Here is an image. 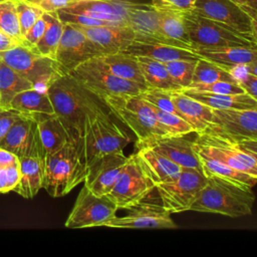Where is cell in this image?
I'll return each instance as SVG.
<instances>
[{"label":"cell","instance_id":"6da1fadb","mask_svg":"<svg viewBox=\"0 0 257 257\" xmlns=\"http://www.w3.org/2000/svg\"><path fill=\"white\" fill-rule=\"evenodd\" d=\"M47 94L53 105L54 113L67 132L69 142L77 148L83 159L82 137L85 117L89 112L106 107V105L70 74L55 78L48 86Z\"/></svg>","mask_w":257,"mask_h":257},{"label":"cell","instance_id":"7a4b0ae2","mask_svg":"<svg viewBox=\"0 0 257 257\" xmlns=\"http://www.w3.org/2000/svg\"><path fill=\"white\" fill-rule=\"evenodd\" d=\"M207 181L191 210L221 214L238 218L249 216L255 201L252 188L215 176H206Z\"/></svg>","mask_w":257,"mask_h":257},{"label":"cell","instance_id":"3957f363","mask_svg":"<svg viewBox=\"0 0 257 257\" xmlns=\"http://www.w3.org/2000/svg\"><path fill=\"white\" fill-rule=\"evenodd\" d=\"M107 107L89 112L84 121L82 137V153L85 166L92 160L110 153L123 152L132 141L111 117Z\"/></svg>","mask_w":257,"mask_h":257},{"label":"cell","instance_id":"277c9868","mask_svg":"<svg viewBox=\"0 0 257 257\" xmlns=\"http://www.w3.org/2000/svg\"><path fill=\"white\" fill-rule=\"evenodd\" d=\"M85 174L86 166L79 151L67 142L59 151L45 156L42 188L53 198L63 197L84 181Z\"/></svg>","mask_w":257,"mask_h":257},{"label":"cell","instance_id":"5b68a950","mask_svg":"<svg viewBox=\"0 0 257 257\" xmlns=\"http://www.w3.org/2000/svg\"><path fill=\"white\" fill-rule=\"evenodd\" d=\"M102 101L112 115L133 131L137 143L170 136L157 120L150 104L140 94L110 96Z\"/></svg>","mask_w":257,"mask_h":257},{"label":"cell","instance_id":"8992f818","mask_svg":"<svg viewBox=\"0 0 257 257\" xmlns=\"http://www.w3.org/2000/svg\"><path fill=\"white\" fill-rule=\"evenodd\" d=\"M69 74L101 100L110 96L138 95L148 88L110 72L100 56L79 64Z\"/></svg>","mask_w":257,"mask_h":257},{"label":"cell","instance_id":"52a82bcc","mask_svg":"<svg viewBox=\"0 0 257 257\" xmlns=\"http://www.w3.org/2000/svg\"><path fill=\"white\" fill-rule=\"evenodd\" d=\"M0 59L42 92H47L50 83L62 75L55 59L43 56L24 45L0 52Z\"/></svg>","mask_w":257,"mask_h":257},{"label":"cell","instance_id":"ba28073f","mask_svg":"<svg viewBox=\"0 0 257 257\" xmlns=\"http://www.w3.org/2000/svg\"><path fill=\"white\" fill-rule=\"evenodd\" d=\"M184 21L193 50L257 46L253 40L192 11L184 13Z\"/></svg>","mask_w":257,"mask_h":257},{"label":"cell","instance_id":"9c48e42d","mask_svg":"<svg viewBox=\"0 0 257 257\" xmlns=\"http://www.w3.org/2000/svg\"><path fill=\"white\" fill-rule=\"evenodd\" d=\"M206 181L202 171L184 168L176 178L155 186V189L169 213H181L191 210Z\"/></svg>","mask_w":257,"mask_h":257},{"label":"cell","instance_id":"30bf717a","mask_svg":"<svg viewBox=\"0 0 257 257\" xmlns=\"http://www.w3.org/2000/svg\"><path fill=\"white\" fill-rule=\"evenodd\" d=\"M118 208L107 196H97L85 186L80 190L65 227L71 229L104 226L116 215Z\"/></svg>","mask_w":257,"mask_h":257},{"label":"cell","instance_id":"8fae6325","mask_svg":"<svg viewBox=\"0 0 257 257\" xmlns=\"http://www.w3.org/2000/svg\"><path fill=\"white\" fill-rule=\"evenodd\" d=\"M194 145L199 155L215 159L233 169L257 178V162L249 153L234 143L209 133H203L197 135Z\"/></svg>","mask_w":257,"mask_h":257},{"label":"cell","instance_id":"7c38bea8","mask_svg":"<svg viewBox=\"0 0 257 257\" xmlns=\"http://www.w3.org/2000/svg\"><path fill=\"white\" fill-rule=\"evenodd\" d=\"M63 32L55 54L60 73L69 74L79 64L103 52L76 26L63 23Z\"/></svg>","mask_w":257,"mask_h":257},{"label":"cell","instance_id":"4fadbf2b","mask_svg":"<svg viewBox=\"0 0 257 257\" xmlns=\"http://www.w3.org/2000/svg\"><path fill=\"white\" fill-rule=\"evenodd\" d=\"M155 189L153 183L142 171L135 154L121 170L117 180L107 194L118 209H127L143 201Z\"/></svg>","mask_w":257,"mask_h":257},{"label":"cell","instance_id":"5bb4252c","mask_svg":"<svg viewBox=\"0 0 257 257\" xmlns=\"http://www.w3.org/2000/svg\"><path fill=\"white\" fill-rule=\"evenodd\" d=\"M205 133L218 136L232 143L257 140V108H213L212 124Z\"/></svg>","mask_w":257,"mask_h":257},{"label":"cell","instance_id":"9a60e30c","mask_svg":"<svg viewBox=\"0 0 257 257\" xmlns=\"http://www.w3.org/2000/svg\"><path fill=\"white\" fill-rule=\"evenodd\" d=\"M192 12L253 40L251 17L231 0H196Z\"/></svg>","mask_w":257,"mask_h":257},{"label":"cell","instance_id":"2e32d148","mask_svg":"<svg viewBox=\"0 0 257 257\" xmlns=\"http://www.w3.org/2000/svg\"><path fill=\"white\" fill-rule=\"evenodd\" d=\"M121 217H113L104 226L127 229H176L178 226L163 205L156 203H140L126 209Z\"/></svg>","mask_w":257,"mask_h":257},{"label":"cell","instance_id":"e0dca14e","mask_svg":"<svg viewBox=\"0 0 257 257\" xmlns=\"http://www.w3.org/2000/svg\"><path fill=\"white\" fill-rule=\"evenodd\" d=\"M127 160L123 152L106 154L92 160L86 165L84 186L97 196L107 195Z\"/></svg>","mask_w":257,"mask_h":257},{"label":"cell","instance_id":"ac0fdd59","mask_svg":"<svg viewBox=\"0 0 257 257\" xmlns=\"http://www.w3.org/2000/svg\"><path fill=\"white\" fill-rule=\"evenodd\" d=\"M160 19L161 11L152 4L132 2L127 12L126 25L136 32L135 41L157 42L185 48L161 32Z\"/></svg>","mask_w":257,"mask_h":257},{"label":"cell","instance_id":"d6986e66","mask_svg":"<svg viewBox=\"0 0 257 257\" xmlns=\"http://www.w3.org/2000/svg\"><path fill=\"white\" fill-rule=\"evenodd\" d=\"M0 147L18 158L43 150L34 115L22 112L0 142Z\"/></svg>","mask_w":257,"mask_h":257},{"label":"cell","instance_id":"ffe728a7","mask_svg":"<svg viewBox=\"0 0 257 257\" xmlns=\"http://www.w3.org/2000/svg\"><path fill=\"white\" fill-rule=\"evenodd\" d=\"M138 145L151 147L182 168L195 169L203 172L194 142L189 141L184 136H165L136 143V146Z\"/></svg>","mask_w":257,"mask_h":257},{"label":"cell","instance_id":"44dd1931","mask_svg":"<svg viewBox=\"0 0 257 257\" xmlns=\"http://www.w3.org/2000/svg\"><path fill=\"white\" fill-rule=\"evenodd\" d=\"M74 26L80 29L103 54L122 52L136 40V32L127 25Z\"/></svg>","mask_w":257,"mask_h":257},{"label":"cell","instance_id":"7402d4cb","mask_svg":"<svg viewBox=\"0 0 257 257\" xmlns=\"http://www.w3.org/2000/svg\"><path fill=\"white\" fill-rule=\"evenodd\" d=\"M131 3L126 0H80L61 10L107 21L114 25H126Z\"/></svg>","mask_w":257,"mask_h":257},{"label":"cell","instance_id":"603a6c76","mask_svg":"<svg viewBox=\"0 0 257 257\" xmlns=\"http://www.w3.org/2000/svg\"><path fill=\"white\" fill-rule=\"evenodd\" d=\"M136 148V159L154 186L176 178L184 169L151 147L138 145Z\"/></svg>","mask_w":257,"mask_h":257},{"label":"cell","instance_id":"cb8c5ba5","mask_svg":"<svg viewBox=\"0 0 257 257\" xmlns=\"http://www.w3.org/2000/svg\"><path fill=\"white\" fill-rule=\"evenodd\" d=\"M44 151H38L19 158L21 179L13 189L15 193L25 199L34 198L43 186Z\"/></svg>","mask_w":257,"mask_h":257},{"label":"cell","instance_id":"d4e9b609","mask_svg":"<svg viewBox=\"0 0 257 257\" xmlns=\"http://www.w3.org/2000/svg\"><path fill=\"white\" fill-rule=\"evenodd\" d=\"M172 101L178 114L191 124L197 135L205 133L213 120V108L185 94L180 90H172Z\"/></svg>","mask_w":257,"mask_h":257},{"label":"cell","instance_id":"484cf974","mask_svg":"<svg viewBox=\"0 0 257 257\" xmlns=\"http://www.w3.org/2000/svg\"><path fill=\"white\" fill-rule=\"evenodd\" d=\"M200 57L213 61L227 70L244 66L257 60V46H232L211 49H195Z\"/></svg>","mask_w":257,"mask_h":257},{"label":"cell","instance_id":"4316f807","mask_svg":"<svg viewBox=\"0 0 257 257\" xmlns=\"http://www.w3.org/2000/svg\"><path fill=\"white\" fill-rule=\"evenodd\" d=\"M123 52L135 56H146L161 62L176 59H198L200 56L192 49L157 42L134 41Z\"/></svg>","mask_w":257,"mask_h":257},{"label":"cell","instance_id":"83f0119b","mask_svg":"<svg viewBox=\"0 0 257 257\" xmlns=\"http://www.w3.org/2000/svg\"><path fill=\"white\" fill-rule=\"evenodd\" d=\"M45 156L59 151L69 142L67 132L58 116L46 113H33Z\"/></svg>","mask_w":257,"mask_h":257},{"label":"cell","instance_id":"f1b7e54d","mask_svg":"<svg viewBox=\"0 0 257 257\" xmlns=\"http://www.w3.org/2000/svg\"><path fill=\"white\" fill-rule=\"evenodd\" d=\"M180 91L216 109L257 108V101L246 92L227 94V93L194 91V90H188V89H183Z\"/></svg>","mask_w":257,"mask_h":257},{"label":"cell","instance_id":"f546056e","mask_svg":"<svg viewBox=\"0 0 257 257\" xmlns=\"http://www.w3.org/2000/svg\"><path fill=\"white\" fill-rule=\"evenodd\" d=\"M100 59L107 69L116 76L146 85L137 56L122 51L104 54L100 56Z\"/></svg>","mask_w":257,"mask_h":257},{"label":"cell","instance_id":"4dcf8cb0","mask_svg":"<svg viewBox=\"0 0 257 257\" xmlns=\"http://www.w3.org/2000/svg\"><path fill=\"white\" fill-rule=\"evenodd\" d=\"M8 107L24 113H54V108L47 92H42L35 88L18 92L11 99Z\"/></svg>","mask_w":257,"mask_h":257},{"label":"cell","instance_id":"1f68e13d","mask_svg":"<svg viewBox=\"0 0 257 257\" xmlns=\"http://www.w3.org/2000/svg\"><path fill=\"white\" fill-rule=\"evenodd\" d=\"M138 61L148 88L180 90L171 79L164 62L146 56H138Z\"/></svg>","mask_w":257,"mask_h":257},{"label":"cell","instance_id":"d6a6232c","mask_svg":"<svg viewBox=\"0 0 257 257\" xmlns=\"http://www.w3.org/2000/svg\"><path fill=\"white\" fill-rule=\"evenodd\" d=\"M31 88L34 85L29 80L0 59V107H8L14 95Z\"/></svg>","mask_w":257,"mask_h":257},{"label":"cell","instance_id":"836d02e7","mask_svg":"<svg viewBox=\"0 0 257 257\" xmlns=\"http://www.w3.org/2000/svg\"><path fill=\"white\" fill-rule=\"evenodd\" d=\"M199 158L205 176H215L236 184L248 186L250 188H253L257 184V178L251 176L250 174L233 169L215 159H211L202 155H199Z\"/></svg>","mask_w":257,"mask_h":257},{"label":"cell","instance_id":"e575fe53","mask_svg":"<svg viewBox=\"0 0 257 257\" xmlns=\"http://www.w3.org/2000/svg\"><path fill=\"white\" fill-rule=\"evenodd\" d=\"M42 16L46 22L45 31L40 40L36 43L33 50L43 56H47L54 59L57 47L62 36L64 24L58 18L56 12H43Z\"/></svg>","mask_w":257,"mask_h":257},{"label":"cell","instance_id":"d590c367","mask_svg":"<svg viewBox=\"0 0 257 257\" xmlns=\"http://www.w3.org/2000/svg\"><path fill=\"white\" fill-rule=\"evenodd\" d=\"M160 28L161 32L169 39L174 40L184 46L185 48L192 49L189 36L187 34L184 13L170 10H160ZM193 50V49H192Z\"/></svg>","mask_w":257,"mask_h":257},{"label":"cell","instance_id":"8d00e7d4","mask_svg":"<svg viewBox=\"0 0 257 257\" xmlns=\"http://www.w3.org/2000/svg\"><path fill=\"white\" fill-rule=\"evenodd\" d=\"M220 80L238 82L231 71L213 61L200 57L196 63L192 83H208Z\"/></svg>","mask_w":257,"mask_h":257},{"label":"cell","instance_id":"74e56055","mask_svg":"<svg viewBox=\"0 0 257 257\" xmlns=\"http://www.w3.org/2000/svg\"><path fill=\"white\" fill-rule=\"evenodd\" d=\"M0 31L24 45L15 0H3L0 2Z\"/></svg>","mask_w":257,"mask_h":257},{"label":"cell","instance_id":"f35d334b","mask_svg":"<svg viewBox=\"0 0 257 257\" xmlns=\"http://www.w3.org/2000/svg\"><path fill=\"white\" fill-rule=\"evenodd\" d=\"M148 102V101H147ZM149 103V102H148ZM157 120L170 136H186L194 133L193 127L183 117L175 112H170L149 103Z\"/></svg>","mask_w":257,"mask_h":257},{"label":"cell","instance_id":"ab89813d","mask_svg":"<svg viewBox=\"0 0 257 257\" xmlns=\"http://www.w3.org/2000/svg\"><path fill=\"white\" fill-rule=\"evenodd\" d=\"M198 59H176L165 63L171 79L180 90L192 83Z\"/></svg>","mask_w":257,"mask_h":257},{"label":"cell","instance_id":"60d3db41","mask_svg":"<svg viewBox=\"0 0 257 257\" xmlns=\"http://www.w3.org/2000/svg\"><path fill=\"white\" fill-rule=\"evenodd\" d=\"M15 5L18 14L21 35L24 39L25 34L32 27V25L42 16L43 11L36 6L29 4L25 0H15Z\"/></svg>","mask_w":257,"mask_h":257},{"label":"cell","instance_id":"b9f144b4","mask_svg":"<svg viewBox=\"0 0 257 257\" xmlns=\"http://www.w3.org/2000/svg\"><path fill=\"white\" fill-rule=\"evenodd\" d=\"M194 91H204V92H212V93H227V94H235V93H243L245 92L242 86L235 81H213L208 83H191L188 87L183 88ZM181 89V90H183Z\"/></svg>","mask_w":257,"mask_h":257},{"label":"cell","instance_id":"7bdbcfd3","mask_svg":"<svg viewBox=\"0 0 257 257\" xmlns=\"http://www.w3.org/2000/svg\"><path fill=\"white\" fill-rule=\"evenodd\" d=\"M171 92L172 90L161 88H147L145 91L140 93V96L158 108L178 114L177 109L172 101Z\"/></svg>","mask_w":257,"mask_h":257},{"label":"cell","instance_id":"ee69618b","mask_svg":"<svg viewBox=\"0 0 257 257\" xmlns=\"http://www.w3.org/2000/svg\"><path fill=\"white\" fill-rule=\"evenodd\" d=\"M58 18L61 20L62 23H68L72 25H78V26H101V25H114L111 24L107 21L91 18L85 15L81 14H75V13H70L64 10H58L57 12Z\"/></svg>","mask_w":257,"mask_h":257},{"label":"cell","instance_id":"f6af8a7d","mask_svg":"<svg viewBox=\"0 0 257 257\" xmlns=\"http://www.w3.org/2000/svg\"><path fill=\"white\" fill-rule=\"evenodd\" d=\"M196 0H152V5L159 10L178 12L192 11Z\"/></svg>","mask_w":257,"mask_h":257},{"label":"cell","instance_id":"bcb514c9","mask_svg":"<svg viewBox=\"0 0 257 257\" xmlns=\"http://www.w3.org/2000/svg\"><path fill=\"white\" fill-rule=\"evenodd\" d=\"M29 4H32L43 12L55 13L60 9L69 7L80 0H25Z\"/></svg>","mask_w":257,"mask_h":257},{"label":"cell","instance_id":"7dc6e473","mask_svg":"<svg viewBox=\"0 0 257 257\" xmlns=\"http://www.w3.org/2000/svg\"><path fill=\"white\" fill-rule=\"evenodd\" d=\"M21 114L22 112L16 109L0 107V142L3 140L13 123L20 117Z\"/></svg>","mask_w":257,"mask_h":257},{"label":"cell","instance_id":"c3c4849f","mask_svg":"<svg viewBox=\"0 0 257 257\" xmlns=\"http://www.w3.org/2000/svg\"><path fill=\"white\" fill-rule=\"evenodd\" d=\"M45 27H46V22H45L43 16H41L32 25V27L28 30V32L25 34V36H24V46L33 50L36 43L42 37V35L45 31Z\"/></svg>","mask_w":257,"mask_h":257},{"label":"cell","instance_id":"681fc988","mask_svg":"<svg viewBox=\"0 0 257 257\" xmlns=\"http://www.w3.org/2000/svg\"><path fill=\"white\" fill-rule=\"evenodd\" d=\"M234 76L244 91L257 101V76L245 71L239 72L238 74L235 73Z\"/></svg>","mask_w":257,"mask_h":257},{"label":"cell","instance_id":"f907efd6","mask_svg":"<svg viewBox=\"0 0 257 257\" xmlns=\"http://www.w3.org/2000/svg\"><path fill=\"white\" fill-rule=\"evenodd\" d=\"M243 9L251 19H257V0H231Z\"/></svg>","mask_w":257,"mask_h":257},{"label":"cell","instance_id":"816d5d0a","mask_svg":"<svg viewBox=\"0 0 257 257\" xmlns=\"http://www.w3.org/2000/svg\"><path fill=\"white\" fill-rule=\"evenodd\" d=\"M17 163H19V158L15 154L0 147V169H5Z\"/></svg>","mask_w":257,"mask_h":257},{"label":"cell","instance_id":"f5cc1de1","mask_svg":"<svg viewBox=\"0 0 257 257\" xmlns=\"http://www.w3.org/2000/svg\"><path fill=\"white\" fill-rule=\"evenodd\" d=\"M17 45H21V44L18 41H16L15 39L9 37L2 31H0V52L11 49Z\"/></svg>","mask_w":257,"mask_h":257},{"label":"cell","instance_id":"db71d44e","mask_svg":"<svg viewBox=\"0 0 257 257\" xmlns=\"http://www.w3.org/2000/svg\"><path fill=\"white\" fill-rule=\"evenodd\" d=\"M234 144L242 150L257 154V140H243Z\"/></svg>","mask_w":257,"mask_h":257},{"label":"cell","instance_id":"11a10c76","mask_svg":"<svg viewBox=\"0 0 257 257\" xmlns=\"http://www.w3.org/2000/svg\"><path fill=\"white\" fill-rule=\"evenodd\" d=\"M0 193L6 194L7 192V172L6 169H0Z\"/></svg>","mask_w":257,"mask_h":257},{"label":"cell","instance_id":"9f6ffc18","mask_svg":"<svg viewBox=\"0 0 257 257\" xmlns=\"http://www.w3.org/2000/svg\"><path fill=\"white\" fill-rule=\"evenodd\" d=\"M245 72H248V73H251L255 76H257V60L247 64V65H244V66H240Z\"/></svg>","mask_w":257,"mask_h":257},{"label":"cell","instance_id":"6f0895ef","mask_svg":"<svg viewBox=\"0 0 257 257\" xmlns=\"http://www.w3.org/2000/svg\"><path fill=\"white\" fill-rule=\"evenodd\" d=\"M251 24H252V37L254 42L257 44V19H252Z\"/></svg>","mask_w":257,"mask_h":257},{"label":"cell","instance_id":"680465c9","mask_svg":"<svg viewBox=\"0 0 257 257\" xmlns=\"http://www.w3.org/2000/svg\"><path fill=\"white\" fill-rule=\"evenodd\" d=\"M244 151H245V150H244ZM246 152H247V153H249V154H250V155H251V156H252V157L255 159V161L257 162V154H256V153H253V152H248V151H246Z\"/></svg>","mask_w":257,"mask_h":257},{"label":"cell","instance_id":"91938a15","mask_svg":"<svg viewBox=\"0 0 257 257\" xmlns=\"http://www.w3.org/2000/svg\"><path fill=\"white\" fill-rule=\"evenodd\" d=\"M1 1H3V0H0V2H1Z\"/></svg>","mask_w":257,"mask_h":257}]
</instances>
